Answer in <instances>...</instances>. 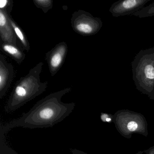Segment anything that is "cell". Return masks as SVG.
Instances as JSON below:
<instances>
[{"mask_svg":"<svg viewBox=\"0 0 154 154\" xmlns=\"http://www.w3.org/2000/svg\"><path fill=\"white\" fill-rule=\"evenodd\" d=\"M72 91L67 87L52 93L37 102L32 108L20 118L2 125L0 129L6 134L17 127L26 128H44L53 127L63 121L73 111L75 103L62 101L65 95Z\"/></svg>","mask_w":154,"mask_h":154,"instance_id":"cell-1","label":"cell"},{"mask_svg":"<svg viewBox=\"0 0 154 154\" xmlns=\"http://www.w3.org/2000/svg\"><path fill=\"white\" fill-rule=\"evenodd\" d=\"M43 66V62L38 63L16 83L5 106L7 113L15 111L45 91L48 82L40 79Z\"/></svg>","mask_w":154,"mask_h":154,"instance_id":"cell-2","label":"cell"},{"mask_svg":"<svg viewBox=\"0 0 154 154\" xmlns=\"http://www.w3.org/2000/svg\"><path fill=\"white\" fill-rule=\"evenodd\" d=\"M132 79L139 91L154 93V47L140 50L131 62Z\"/></svg>","mask_w":154,"mask_h":154,"instance_id":"cell-3","label":"cell"},{"mask_svg":"<svg viewBox=\"0 0 154 154\" xmlns=\"http://www.w3.org/2000/svg\"><path fill=\"white\" fill-rule=\"evenodd\" d=\"M71 23L75 33L84 36L96 35L101 29L103 24L100 18L94 17L89 12L82 10L73 13Z\"/></svg>","mask_w":154,"mask_h":154,"instance_id":"cell-4","label":"cell"},{"mask_svg":"<svg viewBox=\"0 0 154 154\" xmlns=\"http://www.w3.org/2000/svg\"><path fill=\"white\" fill-rule=\"evenodd\" d=\"M151 0H120L113 3L109 11L114 17L133 16Z\"/></svg>","mask_w":154,"mask_h":154,"instance_id":"cell-5","label":"cell"},{"mask_svg":"<svg viewBox=\"0 0 154 154\" xmlns=\"http://www.w3.org/2000/svg\"><path fill=\"white\" fill-rule=\"evenodd\" d=\"M68 52V46L66 42L57 44L45 54V60L48 64L49 72L54 76L63 66Z\"/></svg>","mask_w":154,"mask_h":154,"instance_id":"cell-6","label":"cell"},{"mask_svg":"<svg viewBox=\"0 0 154 154\" xmlns=\"http://www.w3.org/2000/svg\"><path fill=\"white\" fill-rule=\"evenodd\" d=\"M14 75V68L5 57L0 54V99H2L8 90Z\"/></svg>","mask_w":154,"mask_h":154,"instance_id":"cell-7","label":"cell"},{"mask_svg":"<svg viewBox=\"0 0 154 154\" xmlns=\"http://www.w3.org/2000/svg\"><path fill=\"white\" fill-rule=\"evenodd\" d=\"M8 14L5 11L0 10V36L1 43L17 45V38L13 27L10 22Z\"/></svg>","mask_w":154,"mask_h":154,"instance_id":"cell-8","label":"cell"},{"mask_svg":"<svg viewBox=\"0 0 154 154\" xmlns=\"http://www.w3.org/2000/svg\"><path fill=\"white\" fill-rule=\"evenodd\" d=\"M1 48L3 52L20 64L26 58V54L18 46L8 43H1Z\"/></svg>","mask_w":154,"mask_h":154,"instance_id":"cell-9","label":"cell"},{"mask_svg":"<svg viewBox=\"0 0 154 154\" xmlns=\"http://www.w3.org/2000/svg\"><path fill=\"white\" fill-rule=\"evenodd\" d=\"M8 18L10 22L13 27L14 32L16 34L17 38L20 40L22 44V48L26 52H29L30 50V45L29 42L27 38L26 35L22 30V29L16 23V21L13 20L11 16H8Z\"/></svg>","mask_w":154,"mask_h":154,"instance_id":"cell-10","label":"cell"},{"mask_svg":"<svg viewBox=\"0 0 154 154\" xmlns=\"http://www.w3.org/2000/svg\"><path fill=\"white\" fill-rule=\"evenodd\" d=\"M6 134L0 129V154H19L7 144Z\"/></svg>","mask_w":154,"mask_h":154,"instance_id":"cell-11","label":"cell"},{"mask_svg":"<svg viewBox=\"0 0 154 154\" xmlns=\"http://www.w3.org/2000/svg\"><path fill=\"white\" fill-rule=\"evenodd\" d=\"M135 17L140 18L149 17L154 16V2L149 5L143 8L133 15Z\"/></svg>","mask_w":154,"mask_h":154,"instance_id":"cell-12","label":"cell"},{"mask_svg":"<svg viewBox=\"0 0 154 154\" xmlns=\"http://www.w3.org/2000/svg\"><path fill=\"white\" fill-rule=\"evenodd\" d=\"M33 2L36 7L41 9L45 14L53 8V1L52 0H33Z\"/></svg>","mask_w":154,"mask_h":154,"instance_id":"cell-13","label":"cell"},{"mask_svg":"<svg viewBox=\"0 0 154 154\" xmlns=\"http://www.w3.org/2000/svg\"><path fill=\"white\" fill-rule=\"evenodd\" d=\"M14 3L12 0H1L0 10L5 11L9 16H11V12Z\"/></svg>","mask_w":154,"mask_h":154,"instance_id":"cell-14","label":"cell"},{"mask_svg":"<svg viewBox=\"0 0 154 154\" xmlns=\"http://www.w3.org/2000/svg\"><path fill=\"white\" fill-rule=\"evenodd\" d=\"M128 130L130 131H134L138 128V124L134 121H131L129 122L127 126Z\"/></svg>","mask_w":154,"mask_h":154,"instance_id":"cell-15","label":"cell"},{"mask_svg":"<svg viewBox=\"0 0 154 154\" xmlns=\"http://www.w3.org/2000/svg\"><path fill=\"white\" fill-rule=\"evenodd\" d=\"M71 152L72 154H88L82 150H79L77 149H71Z\"/></svg>","mask_w":154,"mask_h":154,"instance_id":"cell-16","label":"cell"},{"mask_svg":"<svg viewBox=\"0 0 154 154\" xmlns=\"http://www.w3.org/2000/svg\"><path fill=\"white\" fill-rule=\"evenodd\" d=\"M111 119H110V118H106L105 119L103 120V121H105L108 122H109L111 121Z\"/></svg>","mask_w":154,"mask_h":154,"instance_id":"cell-17","label":"cell"}]
</instances>
